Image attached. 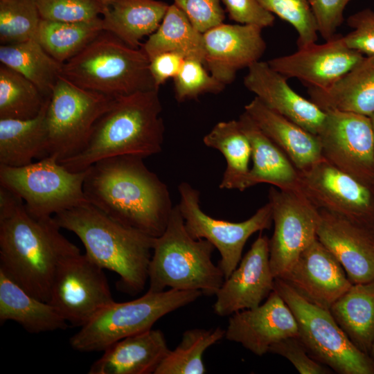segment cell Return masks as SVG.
I'll return each instance as SVG.
<instances>
[{
	"label": "cell",
	"instance_id": "obj_1",
	"mask_svg": "<svg viewBox=\"0 0 374 374\" xmlns=\"http://www.w3.org/2000/svg\"><path fill=\"white\" fill-rule=\"evenodd\" d=\"M61 229L53 217L30 214L20 197L0 186V271L46 302L60 265L80 253Z\"/></svg>",
	"mask_w": 374,
	"mask_h": 374
},
{
	"label": "cell",
	"instance_id": "obj_2",
	"mask_svg": "<svg viewBox=\"0 0 374 374\" xmlns=\"http://www.w3.org/2000/svg\"><path fill=\"white\" fill-rule=\"evenodd\" d=\"M140 157L100 160L87 169V202L114 220L157 238L165 231L172 208L167 186Z\"/></svg>",
	"mask_w": 374,
	"mask_h": 374
},
{
	"label": "cell",
	"instance_id": "obj_3",
	"mask_svg": "<svg viewBox=\"0 0 374 374\" xmlns=\"http://www.w3.org/2000/svg\"><path fill=\"white\" fill-rule=\"evenodd\" d=\"M159 89L114 98L94 125L89 140L76 155L59 161L72 172L117 156L145 158L162 150L165 127Z\"/></svg>",
	"mask_w": 374,
	"mask_h": 374
},
{
	"label": "cell",
	"instance_id": "obj_4",
	"mask_svg": "<svg viewBox=\"0 0 374 374\" xmlns=\"http://www.w3.org/2000/svg\"><path fill=\"white\" fill-rule=\"evenodd\" d=\"M53 218L62 229L78 236L92 261L119 276L123 292L134 296L143 290L154 237L123 225L89 202Z\"/></svg>",
	"mask_w": 374,
	"mask_h": 374
},
{
	"label": "cell",
	"instance_id": "obj_5",
	"mask_svg": "<svg viewBox=\"0 0 374 374\" xmlns=\"http://www.w3.org/2000/svg\"><path fill=\"white\" fill-rule=\"evenodd\" d=\"M215 247L187 231L178 205L173 206L164 232L155 238L149 265L148 291L197 290L216 295L224 276L211 260Z\"/></svg>",
	"mask_w": 374,
	"mask_h": 374
},
{
	"label": "cell",
	"instance_id": "obj_6",
	"mask_svg": "<svg viewBox=\"0 0 374 374\" xmlns=\"http://www.w3.org/2000/svg\"><path fill=\"white\" fill-rule=\"evenodd\" d=\"M150 60L141 48H132L103 30L81 52L63 64L62 75L84 89L111 98L157 88Z\"/></svg>",
	"mask_w": 374,
	"mask_h": 374
},
{
	"label": "cell",
	"instance_id": "obj_7",
	"mask_svg": "<svg viewBox=\"0 0 374 374\" xmlns=\"http://www.w3.org/2000/svg\"><path fill=\"white\" fill-rule=\"evenodd\" d=\"M202 295L197 290H148L132 301H114L80 327L70 338V345L80 352L103 351L119 340L152 329L159 319Z\"/></svg>",
	"mask_w": 374,
	"mask_h": 374
},
{
	"label": "cell",
	"instance_id": "obj_8",
	"mask_svg": "<svg viewBox=\"0 0 374 374\" xmlns=\"http://www.w3.org/2000/svg\"><path fill=\"white\" fill-rule=\"evenodd\" d=\"M274 290L293 313L299 338L313 359L340 374H374L370 355L350 341L329 310L309 302L280 278H275Z\"/></svg>",
	"mask_w": 374,
	"mask_h": 374
},
{
	"label": "cell",
	"instance_id": "obj_9",
	"mask_svg": "<svg viewBox=\"0 0 374 374\" xmlns=\"http://www.w3.org/2000/svg\"><path fill=\"white\" fill-rule=\"evenodd\" d=\"M87 170L72 172L54 157H46L21 167L0 165V186L24 203L37 217H53L88 202L83 184Z\"/></svg>",
	"mask_w": 374,
	"mask_h": 374
},
{
	"label": "cell",
	"instance_id": "obj_10",
	"mask_svg": "<svg viewBox=\"0 0 374 374\" xmlns=\"http://www.w3.org/2000/svg\"><path fill=\"white\" fill-rule=\"evenodd\" d=\"M114 98L84 89L61 75L46 112V157L71 158L87 144L94 125Z\"/></svg>",
	"mask_w": 374,
	"mask_h": 374
},
{
	"label": "cell",
	"instance_id": "obj_11",
	"mask_svg": "<svg viewBox=\"0 0 374 374\" xmlns=\"http://www.w3.org/2000/svg\"><path fill=\"white\" fill-rule=\"evenodd\" d=\"M178 205L188 233L195 239H206L220 254L218 266L228 278L242 259L244 247L255 233L269 229L273 222L270 203L258 208L249 219L232 222L213 218L200 207L199 192L187 182L178 186Z\"/></svg>",
	"mask_w": 374,
	"mask_h": 374
},
{
	"label": "cell",
	"instance_id": "obj_12",
	"mask_svg": "<svg viewBox=\"0 0 374 374\" xmlns=\"http://www.w3.org/2000/svg\"><path fill=\"white\" fill-rule=\"evenodd\" d=\"M114 301L104 269L78 253L57 269L48 303L67 322L82 327Z\"/></svg>",
	"mask_w": 374,
	"mask_h": 374
},
{
	"label": "cell",
	"instance_id": "obj_13",
	"mask_svg": "<svg viewBox=\"0 0 374 374\" xmlns=\"http://www.w3.org/2000/svg\"><path fill=\"white\" fill-rule=\"evenodd\" d=\"M274 233L269 240V263L275 278L281 277L317 238L319 210L303 194L269 190Z\"/></svg>",
	"mask_w": 374,
	"mask_h": 374
},
{
	"label": "cell",
	"instance_id": "obj_14",
	"mask_svg": "<svg viewBox=\"0 0 374 374\" xmlns=\"http://www.w3.org/2000/svg\"><path fill=\"white\" fill-rule=\"evenodd\" d=\"M317 135L323 157L339 170L374 185V132L367 116L328 109Z\"/></svg>",
	"mask_w": 374,
	"mask_h": 374
},
{
	"label": "cell",
	"instance_id": "obj_15",
	"mask_svg": "<svg viewBox=\"0 0 374 374\" xmlns=\"http://www.w3.org/2000/svg\"><path fill=\"white\" fill-rule=\"evenodd\" d=\"M299 175L300 191L319 210L374 228V185L339 170L324 158Z\"/></svg>",
	"mask_w": 374,
	"mask_h": 374
},
{
	"label": "cell",
	"instance_id": "obj_16",
	"mask_svg": "<svg viewBox=\"0 0 374 374\" xmlns=\"http://www.w3.org/2000/svg\"><path fill=\"white\" fill-rule=\"evenodd\" d=\"M349 48L343 35H336L325 43H314L267 62L286 78H297L308 88L324 89L336 82L363 58Z\"/></svg>",
	"mask_w": 374,
	"mask_h": 374
},
{
	"label": "cell",
	"instance_id": "obj_17",
	"mask_svg": "<svg viewBox=\"0 0 374 374\" xmlns=\"http://www.w3.org/2000/svg\"><path fill=\"white\" fill-rule=\"evenodd\" d=\"M269 238L260 235L216 294L214 312L220 317L258 306L274 290Z\"/></svg>",
	"mask_w": 374,
	"mask_h": 374
},
{
	"label": "cell",
	"instance_id": "obj_18",
	"mask_svg": "<svg viewBox=\"0 0 374 374\" xmlns=\"http://www.w3.org/2000/svg\"><path fill=\"white\" fill-rule=\"evenodd\" d=\"M224 337L262 356L280 340L299 337V330L291 310L274 290L264 303L231 314Z\"/></svg>",
	"mask_w": 374,
	"mask_h": 374
},
{
	"label": "cell",
	"instance_id": "obj_19",
	"mask_svg": "<svg viewBox=\"0 0 374 374\" xmlns=\"http://www.w3.org/2000/svg\"><path fill=\"white\" fill-rule=\"evenodd\" d=\"M262 28L249 24H220L203 33V64L224 84L231 83L240 69L260 61L266 50Z\"/></svg>",
	"mask_w": 374,
	"mask_h": 374
},
{
	"label": "cell",
	"instance_id": "obj_20",
	"mask_svg": "<svg viewBox=\"0 0 374 374\" xmlns=\"http://www.w3.org/2000/svg\"><path fill=\"white\" fill-rule=\"evenodd\" d=\"M318 240L339 262L350 282L374 280V228L320 209Z\"/></svg>",
	"mask_w": 374,
	"mask_h": 374
},
{
	"label": "cell",
	"instance_id": "obj_21",
	"mask_svg": "<svg viewBox=\"0 0 374 374\" xmlns=\"http://www.w3.org/2000/svg\"><path fill=\"white\" fill-rule=\"evenodd\" d=\"M278 278L309 302L326 310L353 285L339 262L318 238Z\"/></svg>",
	"mask_w": 374,
	"mask_h": 374
},
{
	"label": "cell",
	"instance_id": "obj_22",
	"mask_svg": "<svg viewBox=\"0 0 374 374\" xmlns=\"http://www.w3.org/2000/svg\"><path fill=\"white\" fill-rule=\"evenodd\" d=\"M287 80L268 62L258 61L248 67L244 84L267 107L317 136L326 112L294 91Z\"/></svg>",
	"mask_w": 374,
	"mask_h": 374
},
{
	"label": "cell",
	"instance_id": "obj_23",
	"mask_svg": "<svg viewBox=\"0 0 374 374\" xmlns=\"http://www.w3.org/2000/svg\"><path fill=\"white\" fill-rule=\"evenodd\" d=\"M169 350L163 332L152 328L109 346L88 373L154 374Z\"/></svg>",
	"mask_w": 374,
	"mask_h": 374
},
{
	"label": "cell",
	"instance_id": "obj_24",
	"mask_svg": "<svg viewBox=\"0 0 374 374\" xmlns=\"http://www.w3.org/2000/svg\"><path fill=\"white\" fill-rule=\"evenodd\" d=\"M244 112L299 171L309 168L323 158L316 135L271 109L257 97L244 106Z\"/></svg>",
	"mask_w": 374,
	"mask_h": 374
},
{
	"label": "cell",
	"instance_id": "obj_25",
	"mask_svg": "<svg viewBox=\"0 0 374 374\" xmlns=\"http://www.w3.org/2000/svg\"><path fill=\"white\" fill-rule=\"evenodd\" d=\"M238 121L251 146L253 165L246 180V189L265 183L280 190L301 193L299 171L283 151L245 112L239 116Z\"/></svg>",
	"mask_w": 374,
	"mask_h": 374
},
{
	"label": "cell",
	"instance_id": "obj_26",
	"mask_svg": "<svg viewBox=\"0 0 374 374\" xmlns=\"http://www.w3.org/2000/svg\"><path fill=\"white\" fill-rule=\"evenodd\" d=\"M103 30L127 46L138 48L140 41L155 32L169 7L157 0H100Z\"/></svg>",
	"mask_w": 374,
	"mask_h": 374
},
{
	"label": "cell",
	"instance_id": "obj_27",
	"mask_svg": "<svg viewBox=\"0 0 374 374\" xmlns=\"http://www.w3.org/2000/svg\"><path fill=\"white\" fill-rule=\"evenodd\" d=\"M308 93L323 111L337 109L371 116L374 114V56H364L330 87L308 88Z\"/></svg>",
	"mask_w": 374,
	"mask_h": 374
},
{
	"label": "cell",
	"instance_id": "obj_28",
	"mask_svg": "<svg viewBox=\"0 0 374 374\" xmlns=\"http://www.w3.org/2000/svg\"><path fill=\"white\" fill-rule=\"evenodd\" d=\"M6 321L33 334L67 327V321L51 303L32 296L0 271V322Z\"/></svg>",
	"mask_w": 374,
	"mask_h": 374
},
{
	"label": "cell",
	"instance_id": "obj_29",
	"mask_svg": "<svg viewBox=\"0 0 374 374\" xmlns=\"http://www.w3.org/2000/svg\"><path fill=\"white\" fill-rule=\"evenodd\" d=\"M49 99L35 118L0 119V165L21 167L33 163V159L46 157V112Z\"/></svg>",
	"mask_w": 374,
	"mask_h": 374
},
{
	"label": "cell",
	"instance_id": "obj_30",
	"mask_svg": "<svg viewBox=\"0 0 374 374\" xmlns=\"http://www.w3.org/2000/svg\"><path fill=\"white\" fill-rule=\"evenodd\" d=\"M329 310L350 341L369 355L374 339V280L353 284Z\"/></svg>",
	"mask_w": 374,
	"mask_h": 374
},
{
	"label": "cell",
	"instance_id": "obj_31",
	"mask_svg": "<svg viewBox=\"0 0 374 374\" xmlns=\"http://www.w3.org/2000/svg\"><path fill=\"white\" fill-rule=\"evenodd\" d=\"M141 48L150 60L162 53L176 52L185 60L203 62L205 53L203 33L175 4L169 6L159 28L141 44Z\"/></svg>",
	"mask_w": 374,
	"mask_h": 374
},
{
	"label": "cell",
	"instance_id": "obj_32",
	"mask_svg": "<svg viewBox=\"0 0 374 374\" xmlns=\"http://www.w3.org/2000/svg\"><path fill=\"white\" fill-rule=\"evenodd\" d=\"M203 142L208 148L220 152L226 162L220 189L246 190V180L250 170L251 146L238 120L217 123L204 136Z\"/></svg>",
	"mask_w": 374,
	"mask_h": 374
},
{
	"label": "cell",
	"instance_id": "obj_33",
	"mask_svg": "<svg viewBox=\"0 0 374 374\" xmlns=\"http://www.w3.org/2000/svg\"><path fill=\"white\" fill-rule=\"evenodd\" d=\"M0 62L32 82L47 98L62 75L63 64L51 56L36 39L1 44Z\"/></svg>",
	"mask_w": 374,
	"mask_h": 374
},
{
	"label": "cell",
	"instance_id": "obj_34",
	"mask_svg": "<svg viewBox=\"0 0 374 374\" xmlns=\"http://www.w3.org/2000/svg\"><path fill=\"white\" fill-rule=\"evenodd\" d=\"M103 30L100 17L77 22L42 19L36 40L51 56L64 64L81 52Z\"/></svg>",
	"mask_w": 374,
	"mask_h": 374
},
{
	"label": "cell",
	"instance_id": "obj_35",
	"mask_svg": "<svg viewBox=\"0 0 374 374\" xmlns=\"http://www.w3.org/2000/svg\"><path fill=\"white\" fill-rule=\"evenodd\" d=\"M49 98L29 80L1 64L0 119L35 118Z\"/></svg>",
	"mask_w": 374,
	"mask_h": 374
},
{
	"label": "cell",
	"instance_id": "obj_36",
	"mask_svg": "<svg viewBox=\"0 0 374 374\" xmlns=\"http://www.w3.org/2000/svg\"><path fill=\"white\" fill-rule=\"evenodd\" d=\"M225 330L220 327L205 330L190 329L185 331L180 343L170 350L157 367L154 374H204L203 361L205 350L221 340Z\"/></svg>",
	"mask_w": 374,
	"mask_h": 374
},
{
	"label": "cell",
	"instance_id": "obj_37",
	"mask_svg": "<svg viewBox=\"0 0 374 374\" xmlns=\"http://www.w3.org/2000/svg\"><path fill=\"white\" fill-rule=\"evenodd\" d=\"M42 20L36 0H0V42L36 39Z\"/></svg>",
	"mask_w": 374,
	"mask_h": 374
},
{
	"label": "cell",
	"instance_id": "obj_38",
	"mask_svg": "<svg viewBox=\"0 0 374 374\" xmlns=\"http://www.w3.org/2000/svg\"><path fill=\"white\" fill-rule=\"evenodd\" d=\"M258 1L269 12L294 27L298 49L317 42L318 28L308 0Z\"/></svg>",
	"mask_w": 374,
	"mask_h": 374
},
{
	"label": "cell",
	"instance_id": "obj_39",
	"mask_svg": "<svg viewBox=\"0 0 374 374\" xmlns=\"http://www.w3.org/2000/svg\"><path fill=\"white\" fill-rule=\"evenodd\" d=\"M173 79L175 98L179 102L197 98L205 93H217L225 87L210 73L202 62L197 60H185Z\"/></svg>",
	"mask_w": 374,
	"mask_h": 374
},
{
	"label": "cell",
	"instance_id": "obj_40",
	"mask_svg": "<svg viewBox=\"0 0 374 374\" xmlns=\"http://www.w3.org/2000/svg\"><path fill=\"white\" fill-rule=\"evenodd\" d=\"M42 19L66 22L93 20L101 12L100 0H36Z\"/></svg>",
	"mask_w": 374,
	"mask_h": 374
},
{
	"label": "cell",
	"instance_id": "obj_41",
	"mask_svg": "<svg viewBox=\"0 0 374 374\" xmlns=\"http://www.w3.org/2000/svg\"><path fill=\"white\" fill-rule=\"evenodd\" d=\"M351 32L343 35L346 45L364 56H374V10L364 8L348 17Z\"/></svg>",
	"mask_w": 374,
	"mask_h": 374
},
{
	"label": "cell",
	"instance_id": "obj_42",
	"mask_svg": "<svg viewBox=\"0 0 374 374\" xmlns=\"http://www.w3.org/2000/svg\"><path fill=\"white\" fill-rule=\"evenodd\" d=\"M269 353L289 360L301 374H328L332 369L317 362L309 354L299 337H289L273 344Z\"/></svg>",
	"mask_w": 374,
	"mask_h": 374
},
{
	"label": "cell",
	"instance_id": "obj_43",
	"mask_svg": "<svg viewBox=\"0 0 374 374\" xmlns=\"http://www.w3.org/2000/svg\"><path fill=\"white\" fill-rule=\"evenodd\" d=\"M199 32L204 33L224 19L220 0H173Z\"/></svg>",
	"mask_w": 374,
	"mask_h": 374
},
{
	"label": "cell",
	"instance_id": "obj_44",
	"mask_svg": "<svg viewBox=\"0 0 374 374\" xmlns=\"http://www.w3.org/2000/svg\"><path fill=\"white\" fill-rule=\"evenodd\" d=\"M313 12L318 33L325 41L335 37L342 24L344 12L351 0H308Z\"/></svg>",
	"mask_w": 374,
	"mask_h": 374
},
{
	"label": "cell",
	"instance_id": "obj_45",
	"mask_svg": "<svg viewBox=\"0 0 374 374\" xmlns=\"http://www.w3.org/2000/svg\"><path fill=\"white\" fill-rule=\"evenodd\" d=\"M229 18L238 24L259 26L274 25L275 16L267 10L258 0H222Z\"/></svg>",
	"mask_w": 374,
	"mask_h": 374
},
{
	"label": "cell",
	"instance_id": "obj_46",
	"mask_svg": "<svg viewBox=\"0 0 374 374\" xmlns=\"http://www.w3.org/2000/svg\"><path fill=\"white\" fill-rule=\"evenodd\" d=\"M185 58L176 52H165L150 60V71L157 88L180 71Z\"/></svg>",
	"mask_w": 374,
	"mask_h": 374
},
{
	"label": "cell",
	"instance_id": "obj_47",
	"mask_svg": "<svg viewBox=\"0 0 374 374\" xmlns=\"http://www.w3.org/2000/svg\"><path fill=\"white\" fill-rule=\"evenodd\" d=\"M369 355L371 357V359H373V361L374 362V339L373 341V343H372V345H371V350H370V352H369Z\"/></svg>",
	"mask_w": 374,
	"mask_h": 374
},
{
	"label": "cell",
	"instance_id": "obj_48",
	"mask_svg": "<svg viewBox=\"0 0 374 374\" xmlns=\"http://www.w3.org/2000/svg\"><path fill=\"white\" fill-rule=\"evenodd\" d=\"M370 118H371V120L373 129V132H374V114H373L371 116H370Z\"/></svg>",
	"mask_w": 374,
	"mask_h": 374
}]
</instances>
